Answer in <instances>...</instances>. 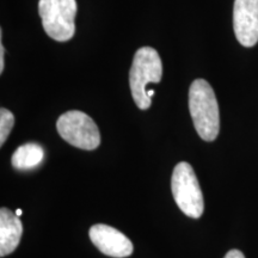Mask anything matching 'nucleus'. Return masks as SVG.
Returning a JSON list of instances; mask_svg holds the SVG:
<instances>
[{"instance_id": "f03ea898", "label": "nucleus", "mask_w": 258, "mask_h": 258, "mask_svg": "<svg viewBox=\"0 0 258 258\" xmlns=\"http://www.w3.org/2000/svg\"><path fill=\"white\" fill-rule=\"evenodd\" d=\"M163 76V64L158 51L152 47H143L135 53L129 72V85L135 104L141 110L151 106L147 85L159 83Z\"/></svg>"}, {"instance_id": "9d476101", "label": "nucleus", "mask_w": 258, "mask_h": 258, "mask_svg": "<svg viewBox=\"0 0 258 258\" xmlns=\"http://www.w3.org/2000/svg\"><path fill=\"white\" fill-rule=\"evenodd\" d=\"M15 125V116L8 109H0V146L5 144L6 139Z\"/></svg>"}, {"instance_id": "39448f33", "label": "nucleus", "mask_w": 258, "mask_h": 258, "mask_svg": "<svg viewBox=\"0 0 258 258\" xmlns=\"http://www.w3.org/2000/svg\"><path fill=\"white\" fill-rule=\"evenodd\" d=\"M56 129L60 137L74 147L93 151L101 144V134L95 121L85 112L72 110L59 117Z\"/></svg>"}, {"instance_id": "ddd939ff", "label": "nucleus", "mask_w": 258, "mask_h": 258, "mask_svg": "<svg viewBox=\"0 0 258 258\" xmlns=\"http://www.w3.org/2000/svg\"><path fill=\"white\" fill-rule=\"evenodd\" d=\"M147 95H148V97H150V98H152V97L154 96V90L153 89H150L147 91Z\"/></svg>"}, {"instance_id": "1a4fd4ad", "label": "nucleus", "mask_w": 258, "mask_h": 258, "mask_svg": "<svg viewBox=\"0 0 258 258\" xmlns=\"http://www.w3.org/2000/svg\"><path fill=\"white\" fill-rule=\"evenodd\" d=\"M44 159V150L38 144L29 143L19 146L12 154V166L16 170L36 169Z\"/></svg>"}, {"instance_id": "0eeeda50", "label": "nucleus", "mask_w": 258, "mask_h": 258, "mask_svg": "<svg viewBox=\"0 0 258 258\" xmlns=\"http://www.w3.org/2000/svg\"><path fill=\"white\" fill-rule=\"evenodd\" d=\"M93 245L106 256L115 258L128 257L133 253V244L129 238L108 225H93L89 231Z\"/></svg>"}, {"instance_id": "6e6552de", "label": "nucleus", "mask_w": 258, "mask_h": 258, "mask_svg": "<svg viewBox=\"0 0 258 258\" xmlns=\"http://www.w3.org/2000/svg\"><path fill=\"white\" fill-rule=\"evenodd\" d=\"M23 233L19 217L8 208L0 209V256L5 257L17 249Z\"/></svg>"}, {"instance_id": "423d86ee", "label": "nucleus", "mask_w": 258, "mask_h": 258, "mask_svg": "<svg viewBox=\"0 0 258 258\" xmlns=\"http://www.w3.org/2000/svg\"><path fill=\"white\" fill-rule=\"evenodd\" d=\"M235 37L241 46L253 47L258 42V0H235L233 8Z\"/></svg>"}, {"instance_id": "7ed1b4c3", "label": "nucleus", "mask_w": 258, "mask_h": 258, "mask_svg": "<svg viewBox=\"0 0 258 258\" xmlns=\"http://www.w3.org/2000/svg\"><path fill=\"white\" fill-rule=\"evenodd\" d=\"M171 190L177 206L186 217L201 218L205 208L202 190L189 163L182 161L175 166L171 177Z\"/></svg>"}, {"instance_id": "9b49d317", "label": "nucleus", "mask_w": 258, "mask_h": 258, "mask_svg": "<svg viewBox=\"0 0 258 258\" xmlns=\"http://www.w3.org/2000/svg\"><path fill=\"white\" fill-rule=\"evenodd\" d=\"M224 258H245V256L239 250H231L226 253V256Z\"/></svg>"}, {"instance_id": "4468645a", "label": "nucleus", "mask_w": 258, "mask_h": 258, "mask_svg": "<svg viewBox=\"0 0 258 258\" xmlns=\"http://www.w3.org/2000/svg\"><path fill=\"white\" fill-rule=\"evenodd\" d=\"M15 214H16V215H17V217H21V215H22V209H19V208H18V209H17V211H16V212H15Z\"/></svg>"}, {"instance_id": "f8f14e48", "label": "nucleus", "mask_w": 258, "mask_h": 258, "mask_svg": "<svg viewBox=\"0 0 258 258\" xmlns=\"http://www.w3.org/2000/svg\"><path fill=\"white\" fill-rule=\"evenodd\" d=\"M4 50H5V48H4V44L3 43H0V73H3L4 72V67H5V62H4Z\"/></svg>"}, {"instance_id": "20e7f679", "label": "nucleus", "mask_w": 258, "mask_h": 258, "mask_svg": "<svg viewBox=\"0 0 258 258\" xmlns=\"http://www.w3.org/2000/svg\"><path fill=\"white\" fill-rule=\"evenodd\" d=\"M38 12L44 31L50 38L66 42L74 36L76 0H40Z\"/></svg>"}, {"instance_id": "f257e3e1", "label": "nucleus", "mask_w": 258, "mask_h": 258, "mask_svg": "<svg viewBox=\"0 0 258 258\" xmlns=\"http://www.w3.org/2000/svg\"><path fill=\"white\" fill-rule=\"evenodd\" d=\"M189 111L200 138L214 141L220 131V115L214 90L205 79H196L190 85Z\"/></svg>"}]
</instances>
